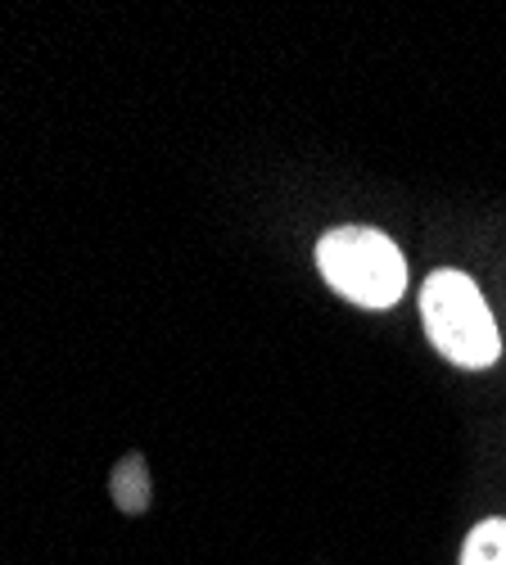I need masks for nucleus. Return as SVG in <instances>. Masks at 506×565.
<instances>
[{
  "instance_id": "f257e3e1",
  "label": "nucleus",
  "mask_w": 506,
  "mask_h": 565,
  "mask_svg": "<svg viewBox=\"0 0 506 565\" xmlns=\"http://www.w3.org/2000/svg\"><path fill=\"white\" fill-rule=\"evenodd\" d=\"M316 267L326 286L357 308H394L407 290L402 249L376 226H335L316 241Z\"/></svg>"
},
{
  "instance_id": "20e7f679",
  "label": "nucleus",
  "mask_w": 506,
  "mask_h": 565,
  "mask_svg": "<svg viewBox=\"0 0 506 565\" xmlns=\"http://www.w3.org/2000/svg\"><path fill=\"white\" fill-rule=\"evenodd\" d=\"M462 565H506V521H480L462 543Z\"/></svg>"
},
{
  "instance_id": "f03ea898",
  "label": "nucleus",
  "mask_w": 506,
  "mask_h": 565,
  "mask_svg": "<svg viewBox=\"0 0 506 565\" xmlns=\"http://www.w3.org/2000/svg\"><path fill=\"white\" fill-rule=\"evenodd\" d=\"M421 321L430 331V344L466 371H484L502 353L497 321L480 295V286L466 271H434L421 290Z\"/></svg>"
},
{
  "instance_id": "7ed1b4c3",
  "label": "nucleus",
  "mask_w": 506,
  "mask_h": 565,
  "mask_svg": "<svg viewBox=\"0 0 506 565\" xmlns=\"http://www.w3.org/2000/svg\"><path fill=\"white\" fill-rule=\"evenodd\" d=\"M109 489H114L118 511L141 515V511L150 507V466H146V457H141V452H127V457L114 466Z\"/></svg>"
}]
</instances>
